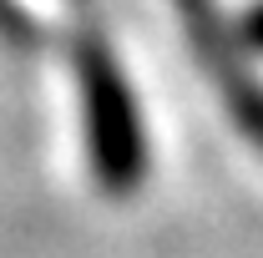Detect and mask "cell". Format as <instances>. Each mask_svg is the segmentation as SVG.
Here are the masks:
<instances>
[{
	"mask_svg": "<svg viewBox=\"0 0 263 258\" xmlns=\"http://www.w3.org/2000/svg\"><path fill=\"white\" fill-rule=\"evenodd\" d=\"M243 41H248V46H263V5L248 10V21H243Z\"/></svg>",
	"mask_w": 263,
	"mask_h": 258,
	"instance_id": "obj_1",
	"label": "cell"
}]
</instances>
